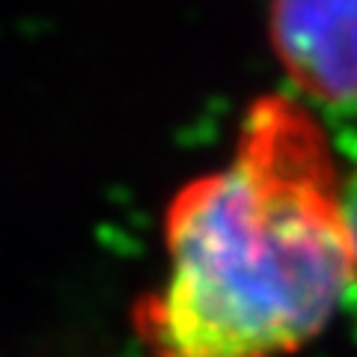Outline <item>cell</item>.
<instances>
[{"label":"cell","mask_w":357,"mask_h":357,"mask_svg":"<svg viewBox=\"0 0 357 357\" xmlns=\"http://www.w3.org/2000/svg\"><path fill=\"white\" fill-rule=\"evenodd\" d=\"M349 220H351V236L357 250V170L351 173V185H349Z\"/></svg>","instance_id":"3957f363"},{"label":"cell","mask_w":357,"mask_h":357,"mask_svg":"<svg viewBox=\"0 0 357 357\" xmlns=\"http://www.w3.org/2000/svg\"><path fill=\"white\" fill-rule=\"evenodd\" d=\"M345 173L295 93L244 107L229 155L176 188L164 268L131 307L143 357H295L357 283Z\"/></svg>","instance_id":"6da1fadb"},{"label":"cell","mask_w":357,"mask_h":357,"mask_svg":"<svg viewBox=\"0 0 357 357\" xmlns=\"http://www.w3.org/2000/svg\"><path fill=\"white\" fill-rule=\"evenodd\" d=\"M268 42L307 105H357V3H280Z\"/></svg>","instance_id":"7a4b0ae2"}]
</instances>
